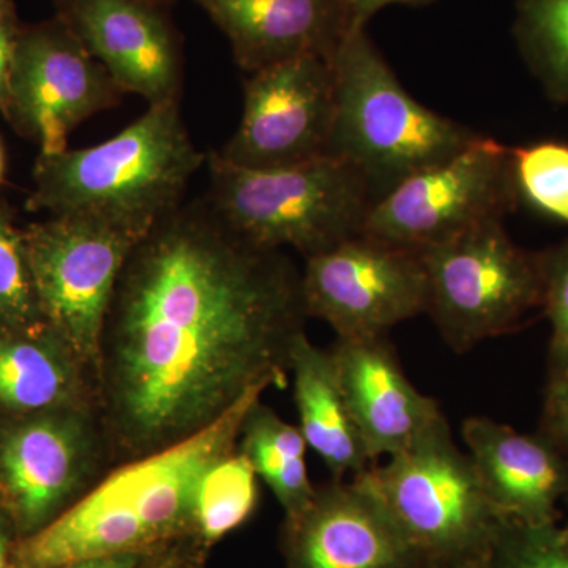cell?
I'll list each match as a JSON object with an SVG mask.
<instances>
[{
    "label": "cell",
    "instance_id": "7",
    "mask_svg": "<svg viewBox=\"0 0 568 568\" xmlns=\"http://www.w3.org/2000/svg\"><path fill=\"white\" fill-rule=\"evenodd\" d=\"M426 315L455 353L465 354L544 308L541 254L519 248L504 222L481 224L420 250Z\"/></svg>",
    "mask_w": 568,
    "mask_h": 568
},
{
    "label": "cell",
    "instance_id": "4",
    "mask_svg": "<svg viewBox=\"0 0 568 568\" xmlns=\"http://www.w3.org/2000/svg\"><path fill=\"white\" fill-rule=\"evenodd\" d=\"M331 61L335 122L327 155L353 164L375 201L418 171L450 159L480 134L417 102L364 26L347 31Z\"/></svg>",
    "mask_w": 568,
    "mask_h": 568
},
{
    "label": "cell",
    "instance_id": "31",
    "mask_svg": "<svg viewBox=\"0 0 568 568\" xmlns=\"http://www.w3.org/2000/svg\"><path fill=\"white\" fill-rule=\"evenodd\" d=\"M435 0H346L355 26L368 24V21L377 13V11L386 9L388 6H410L422 7Z\"/></svg>",
    "mask_w": 568,
    "mask_h": 568
},
{
    "label": "cell",
    "instance_id": "34",
    "mask_svg": "<svg viewBox=\"0 0 568 568\" xmlns=\"http://www.w3.org/2000/svg\"><path fill=\"white\" fill-rule=\"evenodd\" d=\"M452 568H491V564H489V558H487V559L473 560V562L462 564V566L452 567Z\"/></svg>",
    "mask_w": 568,
    "mask_h": 568
},
{
    "label": "cell",
    "instance_id": "2",
    "mask_svg": "<svg viewBox=\"0 0 568 568\" xmlns=\"http://www.w3.org/2000/svg\"><path fill=\"white\" fill-rule=\"evenodd\" d=\"M265 390L253 388L219 420L173 446L106 470L54 521L14 540L11 568H63L102 556L196 544L197 485L209 467L237 450L246 414Z\"/></svg>",
    "mask_w": 568,
    "mask_h": 568
},
{
    "label": "cell",
    "instance_id": "11",
    "mask_svg": "<svg viewBox=\"0 0 568 568\" xmlns=\"http://www.w3.org/2000/svg\"><path fill=\"white\" fill-rule=\"evenodd\" d=\"M301 286L306 316L331 325L336 338L387 335L426 315L420 253L364 234L306 257Z\"/></svg>",
    "mask_w": 568,
    "mask_h": 568
},
{
    "label": "cell",
    "instance_id": "17",
    "mask_svg": "<svg viewBox=\"0 0 568 568\" xmlns=\"http://www.w3.org/2000/svg\"><path fill=\"white\" fill-rule=\"evenodd\" d=\"M467 455L504 518L529 526L558 525L568 495V462L547 437L525 435L488 417L463 422Z\"/></svg>",
    "mask_w": 568,
    "mask_h": 568
},
{
    "label": "cell",
    "instance_id": "35",
    "mask_svg": "<svg viewBox=\"0 0 568 568\" xmlns=\"http://www.w3.org/2000/svg\"><path fill=\"white\" fill-rule=\"evenodd\" d=\"M6 152H3V145L2 142H0V185H3L6 183Z\"/></svg>",
    "mask_w": 568,
    "mask_h": 568
},
{
    "label": "cell",
    "instance_id": "25",
    "mask_svg": "<svg viewBox=\"0 0 568 568\" xmlns=\"http://www.w3.org/2000/svg\"><path fill=\"white\" fill-rule=\"evenodd\" d=\"M40 323L47 321L33 284L24 227L18 226L17 212L0 197V324Z\"/></svg>",
    "mask_w": 568,
    "mask_h": 568
},
{
    "label": "cell",
    "instance_id": "37",
    "mask_svg": "<svg viewBox=\"0 0 568 568\" xmlns=\"http://www.w3.org/2000/svg\"><path fill=\"white\" fill-rule=\"evenodd\" d=\"M560 530V537H562V540L566 541V545L568 547V523L566 526H562V528H559Z\"/></svg>",
    "mask_w": 568,
    "mask_h": 568
},
{
    "label": "cell",
    "instance_id": "5",
    "mask_svg": "<svg viewBox=\"0 0 568 568\" xmlns=\"http://www.w3.org/2000/svg\"><path fill=\"white\" fill-rule=\"evenodd\" d=\"M205 200L235 234L265 250L312 257L362 233L375 194L364 175L332 155L291 166L242 168L207 155Z\"/></svg>",
    "mask_w": 568,
    "mask_h": 568
},
{
    "label": "cell",
    "instance_id": "21",
    "mask_svg": "<svg viewBox=\"0 0 568 568\" xmlns=\"http://www.w3.org/2000/svg\"><path fill=\"white\" fill-rule=\"evenodd\" d=\"M306 448L298 426L284 420L261 399L254 403L242 425L237 450L274 493L284 519L302 514L316 493L306 467Z\"/></svg>",
    "mask_w": 568,
    "mask_h": 568
},
{
    "label": "cell",
    "instance_id": "19",
    "mask_svg": "<svg viewBox=\"0 0 568 568\" xmlns=\"http://www.w3.org/2000/svg\"><path fill=\"white\" fill-rule=\"evenodd\" d=\"M77 406L97 407L95 379L61 335L0 324V418Z\"/></svg>",
    "mask_w": 568,
    "mask_h": 568
},
{
    "label": "cell",
    "instance_id": "13",
    "mask_svg": "<svg viewBox=\"0 0 568 568\" xmlns=\"http://www.w3.org/2000/svg\"><path fill=\"white\" fill-rule=\"evenodd\" d=\"M334 122L331 59H293L250 73L241 123L219 155L256 170L308 162L327 155Z\"/></svg>",
    "mask_w": 568,
    "mask_h": 568
},
{
    "label": "cell",
    "instance_id": "18",
    "mask_svg": "<svg viewBox=\"0 0 568 568\" xmlns=\"http://www.w3.org/2000/svg\"><path fill=\"white\" fill-rule=\"evenodd\" d=\"M230 40L235 63L254 73L278 63L332 59L353 28L346 0H193Z\"/></svg>",
    "mask_w": 568,
    "mask_h": 568
},
{
    "label": "cell",
    "instance_id": "16",
    "mask_svg": "<svg viewBox=\"0 0 568 568\" xmlns=\"http://www.w3.org/2000/svg\"><path fill=\"white\" fill-rule=\"evenodd\" d=\"M331 351L375 465L402 454L446 420L439 403L410 383L387 335L336 338Z\"/></svg>",
    "mask_w": 568,
    "mask_h": 568
},
{
    "label": "cell",
    "instance_id": "24",
    "mask_svg": "<svg viewBox=\"0 0 568 568\" xmlns=\"http://www.w3.org/2000/svg\"><path fill=\"white\" fill-rule=\"evenodd\" d=\"M518 201L568 226V142L548 140L510 148Z\"/></svg>",
    "mask_w": 568,
    "mask_h": 568
},
{
    "label": "cell",
    "instance_id": "3",
    "mask_svg": "<svg viewBox=\"0 0 568 568\" xmlns=\"http://www.w3.org/2000/svg\"><path fill=\"white\" fill-rule=\"evenodd\" d=\"M207 155L194 145L179 100L151 104L111 140L39 155L26 211L81 216L140 242L183 204Z\"/></svg>",
    "mask_w": 568,
    "mask_h": 568
},
{
    "label": "cell",
    "instance_id": "36",
    "mask_svg": "<svg viewBox=\"0 0 568 568\" xmlns=\"http://www.w3.org/2000/svg\"><path fill=\"white\" fill-rule=\"evenodd\" d=\"M144 2L152 3V6L160 7V9H170L174 0H144Z\"/></svg>",
    "mask_w": 568,
    "mask_h": 568
},
{
    "label": "cell",
    "instance_id": "14",
    "mask_svg": "<svg viewBox=\"0 0 568 568\" xmlns=\"http://www.w3.org/2000/svg\"><path fill=\"white\" fill-rule=\"evenodd\" d=\"M280 545L284 568H426L361 476L316 487Z\"/></svg>",
    "mask_w": 568,
    "mask_h": 568
},
{
    "label": "cell",
    "instance_id": "27",
    "mask_svg": "<svg viewBox=\"0 0 568 568\" xmlns=\"http://www.w3.org/2000/svg\"><path fill=\"white\" fill-rule=\"evenodd\" d=\"M544 308L551 324L549 373L568 366V242L541 253Z\"/></svg>",
    "mask_w": 568,
    "mask_h": 568
},
{
    "label": "cell",
    "instance_id": "26",
    "mask_svg": "<svg viewBox=\"0 0 568 568\" xmlns=\"http://www.w3.org/2000/svg\"><path fill=\"white\" fill-rule=\"evenodd\" d=\"M491 568H568L558 525L529 526L506 519L489 555Z\"/></svg>",
    "mask_w": 568,
    "mask_h": 568
},
{
    "label": "cell",
    "instance_id": "6",
    "mask_svg": "<svg viewBox=\"0 0 568 568\" xmlns=\"http://www.w3.org/2000/svg\"><path fill=\"white\" fill-rule=\"evenodd\" d=\"M387 508L426 568L487 559L506 518L446 420L386 463L358 474Z\"/></svg>",
    "mask_w": 568,
    "mask_h": 568
},
{
    "label": "cell",
    "instance_id": "33",
    "mask_svg": "<svg viewBox=\"0 0 568 568\" xmlns=\"http://www.w3.org/2000/svg\"><path fill=\"white\" fill-rule=\"evenodd\" d=\"M17 9H14V0H0V28L17 22Z\"/></svg>",
    "mask_w": 568,
    "mask_h": 568
},
{
    "label": "cell",
    "instance_id": "32",
    "mask_svg": "<svg viewBox=\"0 0 568 568\" xmlns=\"http://www.w3.org/2000/svg\"><path fill=\"white\" fill-rule=\"evenodd\" d=\"M14 536L9 519L0 508V568H11V551H13Z\"/></svg>",
    "mask_w": 568,
    "mask_h": 568
},
{
    "label": "cell",
    "instance_id": "9",
    "mask_svg": "<svg viewBox=\"0 0 568 568\" xmlns=\"http://www.w3.org/2000/svg\"><path fill=\"white\" fill-rule=\"evenodd\" d=\"M517 203L510 148L478 134L450 159L376 200L361 234L420 252L481 224L504 222Z\"/></svg>",
    "mask_w": 568,
    "mask_h": 568
},
{
    "label": "cell",
    "instance_id": "10",
    "mask_svg": "<svg viewBox=\"0 0 568 568\" xmlns=\"http://www.w3.org/2000/svg\"><path fill=\"white\" fill-rule=\"evenodd\" d=\"M24 235L41 315L97 386L108 310L138 241L81 216H50L29 224Z\"/></svg>",
    "mask_w": 568,
    "mask_h": 568
},
{
    "label": "cell",
    "instance_id": "15",
    "mask_svg": "<svg viewBox=\"0 0 568 568\" xmlns=\"http://www.w3.org/2000/svg\"><path fill=\"white\" fill-rule=\"evenodd\" d=\"M166 9L144 0H55V17L122 93L151 104L179 100L182 48Z\"/></svg>",
    "mask_w": 568,
    "mask_h": 568
},
{
    "label": "cell",
    "instance_id": "8",
    "mask_svg": "<svg viewBox=\"0 0 568 568\" xmlns=\"http://www.w3.org/2000/svg\"><path fill=\"white\" fill-rule=\"evenodd\" d=\"M108 466L110 448L95 406L0 418V508L14 540L54 521Z\"/></svg>",
    "mask_w": 568,
    "mask_h": 568
},
{
    "label": "cell",
    "instance_id": "12",
    "mask_svg": "<svg viewBox=\"0 0 568 568\" xmlns=\"http://www.w3.org/2000/svg\"><path fill=\"white\" fill-rule=\"evenodd\" d=\"M123 93L106 69L58 17L21 26L11 62L6 121L39 145L40 155L69 149V136Z\"/></svg>",
    "mask_w": 568,
    "mask_h": 568
},
{
    "label": "cell",
    "instance_id": "29",
    "mask_svg": "<svg viewBox=\"0 0 568 568\" xmlns=\"http://www.w3.org/2000/svg\"><path fill=\"white\" fill-rule=\"evenodd\" d=\"M540 433L559 448L568 462V366L549 373Z\"/></svg>",
    "mask_w": 568,
    "mask_h": 568
},
{
    "label": "cell",
    "instance_id": "1",
    "mask_svg": "<svg viewBox=\"0 0 568 568\" xmlns=\"http://www.w3.org/2000/svg\"><path fill=\"white\" fill-rule=\"evenodd\" d=\"M301 272L235 234L207 200L183 203L130 253L100 343L97 410L112 465L284 386L306 320Z\"/></svg>",
    "mask_w": 568,
    "mask_h": 568
},
{
    "label": "cell",
    "instance_id": "30",
    "mask_svg": "<svg viewBox=\"0 0 568 568\" xmlns=\"http://www.w3.org/2000/svg\"><path fill=\"white\" fill-rule=\"evenodd\" d=\"M20 22L0 28V114L6 118L10 103L11 62H13L14 43H17Z\"/></svg>",
    "mask_w": 568,
    "mask_h": 568
},
{
    "label": "cell",
    "instance_id": "22",
    "mask_svg": "<svg viewBox=\"0 0 568 568\" xmlns=\"http://www.w3.org/2000/svg\"><path fill=\"white\" fill-rule=\"evenodd\" d=\"M257 474L241 452L205 470L193 508V538L207 552L248 521L257 506Z\"/></svg>",
    "mask_w": 568,
    "mask_h": 568
},
{
    "label": "cell",
    "instance_id": "23",
    "mask_svg": "<svg viewBox=\"0 0 568 568\" xmlns=\"http://www.w3.org/2000/svg\"><path fill=\"white\" fill-rule=\"evenodd\" d=\"M515 37L556 102H568V0H518Z\"/></svg>",
    "mask_w": 568,
    "mask_h": 568
},
{
    "label": "cell",
    "instance_id": "20",
    "mask_svg": "<svg viewBox=\"0 0 568 568\" xmlns=\"http://www.w3.org/2000/svg\"><path fill=\"white\" fill-rule=\"evenodd\" d=\"M298 428L323 459L332 480H345L375 465L347 403L331 349L313 345L304 332L290 354Z\"/></svg>",
    "mask_w": 568,
    "mask_h": 568
},
{
    "label": "cell",
    "instance_id": "28",
    "mask_svg": "<svg viewBox=\"0 0 568 568\" xmlns=\"http://www.w3.org/2000/svg\"><path fill=\"white\" fill-rule=\"evenodd\" d=\"M205 552L196 544L151 549V551L121 552L81 560L63 568H200Z\"/></svg>",
    "mask_w": 568,
    "mask_h": 568
}]
</instances>
